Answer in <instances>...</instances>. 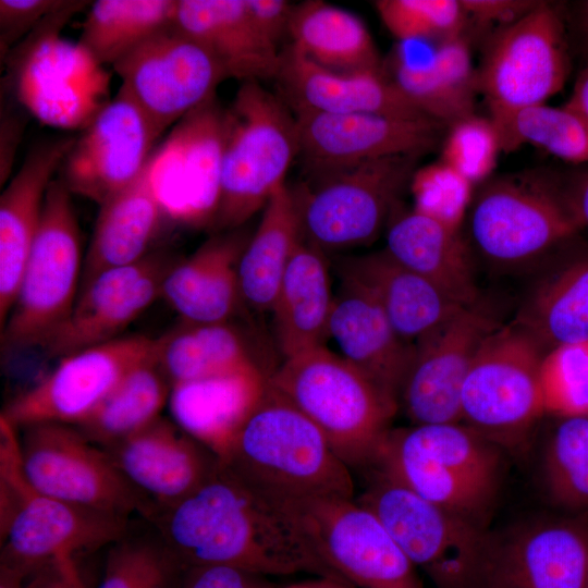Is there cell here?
Returning a JSON list of instances; mask_svg holds the SVG:
<instances>
[{
	"label": "cell",
	"mask_w": 588,
	"mask_h": 588,
	"mask_svg": "<svg viewBox=\"0 0 588 588\" xmlns=\"http://www.w3.org/2000/svg\"><path fill=\"white\" fill-rule=\"evenodd\" d=\"M145 522L183 567L225 565L267 577L306 572L335 578L284 509L255 492L221 462L193 493Z\"/></svg>",
	"instance_id": "1"
},
{
	"label": "cell",
	"mask_w": 588,
	"mask_h": 588,
	"mask_svg": "<svg viewBox=\"0 0 588 588\" xmlns=\"http://www.w3.org/2000/svg\"><path fill=\"white\" fill-rule=\"evenodd\" d=\"M220 462L280 506L313 498H354L350 467L323 433L269 384Z\"/></svg>",
	"instance_id": "2"
},
{
	"label": "cell",
	"mask_w": 588,
	"mask_h": 588,
	"mask_svg": "<svg viewBox=\"0 0 588 588\" xmlns=\"http://www.w3.org/2000/svg\"><path fill=\"white\" fill-rule=\"evenodd\" d=\"M268 384L323 433L350 468L371 467L399 408L326 345L284 358Z\"/></svg>",
	"instance_id": "3"
},
{
	"label": "cell",
	"mask_w": 588,
	"mask_h": 588,
	"mask_svg": "<svg viewBox=\"0 0 588 588\" xmlns=\"http://www.w3.org/2000/svg\"><path fill=\"white\" fill-rule=\"evenodd\" d=\"M499 448L463 422L413 425L389 429L369 468L482 526L499 486Z\"/></svg>",
	"instance_id": "4"
},
{
	"label": "cell",
	"mask_w": 588,
	"mask_h": 588,
	"mask_svg": "<svg viewBox=\"0 0 588 588\" xmlns=\"http://www.w3.org/2000/svg\"><path fill=\"white\" fill-rule=\"evenodd\" d=\"M226 120L216 231L240 229L264 209L299 152L294 113L259 82L242 83Z\"/></svg>",
	"instance_id": "5"
},
{
	"label": "cell",
	"mask_w": 588,
	"mask_h": 588,
	"mask_svg": "<svg viewBox=\"0 0 588 588\" xmlns=\"http://www.w3.org/2000/svg\"><path fill=\"white\" fill-rule=\"evenodd\" d=\"M89 1L70 0L50 14L4 60L21 105L40 122L65 130L86 127L110 102V76L77 41L60 33Z\"/></svg>",
	"instance_id": "6"
},
{
	"label": "cell",
	"mask_w": 588,
	"mask_h": 588,
	"mask_svg": "<svg viewBox=\"0 0 588 588\" xmlns=\"http://www.w3.org/2000/svg\"><path fill=\"white\" fill-rule=\"evenodd\" d=\"M418 155L310 171L292 189L303 240L327 256L372 243L408 185Z\"/></svg>",
	"instance_id": "7"
},
{
	"label": "cell",
	"mask_w": 588,
	"mask_h": 588,
	"mask_svg": "<svg viewBox=\"0 0 588 588\" xmlns=\"http://www.w3.org/2000/svg\"><path fill=\"white\" fill-rule=\"evenodd\" d=\"M467 216L473 247L502 268L539 261L583 230L566 191L540 174L488 181Z\"/></svg>",
	"instance_id": "8"
},
{
	"label": "cell",
	"mask_w": 588,
	"mask_h": 588,
	"mask_svg": "<svg viewBox=\"0 0 588 588\" xmlns=\"http://www.w3.org/2000/svg\"><path fill=\"white\" fill-rule=\"evenodd\" d=\"M72 196L59 177L47 191L14 305L1 327L5 348L42 346L76 302L85 256Z\"/></svg>",
	"instance_id": "9"
},
{
	"label": "cell",
	"mask_w": 588,
	"mask_h": 588,
	"mask_svg": "<svg viewBox=\"0 0 588 588\" xmlns=\"http://www.w3.org/2000/svg\"><path fill=\"white\" fill-rule=\"evenodd\" d=\"M370 469L371 479L355 501L379 519L438 588H476L490 541L482 526L421 498L384 471Z\"/></svg>",
	"instance_id": "10"
},
{
	"label": "cell",
	"mask_w": 588,
	"mask_h": 588,
	"mask_svg": "<svg viewBox=\"0 0 588 588\" xmlns=\"http://www.w3.org/2000/svg\"><path fill=\"white\" fill-rule=\"evenodd\" d=\"M539 344L515 324L482 344L463 384L462 422L497 445L519 441L546 413Z\"/></svg>",
	"instance_id": "11"
},
{
	"label": "cell",
	"mask_w": 588,
	"mask_h": 588,
	"mask_svg": "<svg viewBox=\"0 0 588 588\" xmlns=\"http://www.w3.org/2000/svg\"><path fill=\"white\" fill-rule=\"evenodd\" d=\"M281 507L335 578L356 588H422L415 564L354 498H313Z\"/></svg>",
	"instance_id": "12"
},
{
	"label": "cell",
	"mask_w": 588,
	"mask_h": 588,
	"mask_svg": "<svg viewBox=\"0 0 588 588\" xmlns=\"http://www.w3.org/2000/svg\"><path fill=\"white\" fill-rule=\"evenodd\" d=\"M564 30L556 7L540 1L492 35L477 70L492 121L546 103L562 89L569 71Z\"/></svg>",
	"instance_id": "13"
},
{
	"label": "cell",
	"mask_w": 588,
	"mask_h": 588,
	"mask_svg": "<svg viewBox=\"0 0 588 588\" xmlns=\"http://www.w3.org/2000/svg\"><path fill=\"white\" fill-rule=\"evenodd\" d=\"M23 471L39 493L123 518L144 504L108 453L75 426L39 422L21 428Z\"/></svg>",
	"instance_id": "14"
},
{
	"label": "cell",
	"mask_w": 588,
	"mask_h": 588,
	"mask_svg": "<svg viewBox=\"0 0 588 588\" xmlns=\"http://www.w3.org/2000/svg\"><path fill=\"white\" fill-rule=\"evenodd\" d=\"M226 132V108L213 96L176 122L155 147L146 169L167 221L212 228Z\"/></svg>",
	"instance_id": "15"
},
{
	"label": "cell",
	"mask_w": 588,
	"mask_h": 588,
	"mask_svg": "<svg viewBox=\"0 0 588 588\" xmlns=\"http://www.w3.org/2000/svg\"><path fill=\"white\" fill-rule=\"evenodd\" d=\"M121 87L162 134L216 96L226 75L216 58L174 25L115 63Z\"/></svg>",
	"instance_id": "16"
},
{
	"label": "cell",
	"mask_w": 588,
	"mask_h": 588,
	"mask_svg": "<svg viewBox=\"0 0 588 588\" xmlns=\"http://www.w3.org/2000/svg\"><path fill=\"white\" fill-rule=\"evenodd\" d=\"M156 347L157 339L120 336L61 357L44 379L13 397L1 416L17 429L39 422L75 426Z\"/></svg>",
	"instance_id": "17"
},
{
	"label": "cell",
	"mask_w": 588,
	"mask_h": 588,
	"mask_svg": "<svg viewBox=\"0 0 588 588\" xmlns=\"http://www.w3.org/2000/svg\"><path fill=\"white\" fill-rule=\"evenodd\" d=\"M501 326L478 301L413 344L397 399L413 425L462 422L465 378L485 341Z\"/></svg>",
	"instance_id": "18"
},
{
	"label": "cell",
	"mask_w": 588,
	"mask_h": 588,
	"mask_svg": "<svg viewBox=\"0 0 588 588\" xmlns=\"http://www.w3.org/2000/svg\"><path fill=\"white\" fill-rule=\"evenodd\" d=\"M160 133L123 87L84 127L66 154L59 179L72 195L98 206L144 172Z\"/></svg>",
	"instance_id": "19"
},
{
	"label": "cell",
	"mask_w": 588,
	"mask_h": 588,
	"mask_svg": "<svg viewBox=\"0 0 588 588\" xmlns=\"http://www.w3.org/2000/svg\"><path fill=\"white\" fill-rule=\"evenodd\" d=\"M12 516L1 532V564L28 577L48 562L110 546L128 519L77 506L37 492L26 477L15 482Z\"/></svg>",
	"instance_id": "20"
},
{
	"label": "cell",
	"mask_w": 588,
	"mask_h": 588,
	"mask_svg": "<svg viewBox=\"0 0 588 588\" xmlns=\"http://www.w3.org/2000/svg\"><path fill=\"white\" fill-rule=\"evenodd\" d=\"M103 450L140 498L144 519L185 499L220 465L215 453L162 416Z\"/></svg>",
	"instance_id": "21"
},
{
	"label": "cell",
	"mask_w": 588,
	"mask_h": 588,
	"mask_svg": "<svg viewBox=\"0 0 588 588\" xmlns=\"http://www.w3.org/2000/svg\"><path fill=\"white\" fill-rule=\"evenodd\" d=\"M588 520L537 522L490 537L476 588H585Z\"/></svg>",
	"instance_id": "22"
},
{
	"label": "cell",
	"mask_w": 588,
	"mask_h": 588,
	"mask_svg": "<svg viewBox=\"0 0 588 588\" xmlns=\"http://www.w3.org/2000/svg\"><path fill=\"white\" fill-rule=\"evenodd\" d=\"M174 262L168 254L152 252L136 264L99 273L79 289L70 315L41 347L64 357L120 338L160 297Z\"/></svg>",
	"instance_id": "23"
},
{
	"label": "cell",
	"mask_w": 588,
	"mask_h": 588,
	"mask_svg": "<svg viewBox=\"0 0 588 588\" xmlns=\"http://www.w3.org/2000/svg\"><path fill=\"white\" fill-rule=\"evenodd\" d=\"M298 149L308 170L343 168L382 158L426 152L441 123L377 113L293 112Z\"/></svg>",
	"instance_id": "24"
},
{
	"label": "cell",
	"mask_w": 588,
	"mask_h": 588,
	"mask_svg": "<svg viewBox=\"0 0 588 588\" xmlns=\"http://www.w3.org/2000/svg\"><path fill=\"white\" fill-rule=\"evenodd\" d=\"M75 136L40 142L7 182L0 196V324L16 298L22 274L39 230L47 191Z\"/></svg>",
	"instance_id": "25"
},
{
	"label": "cell",
	"mask_w": 588,
	"mask_h": 588,
	"mask_svg": "<svg viewBox=\"0 0 588 588\" xmlns=\"http://www.w3.org/2000/svg\"><path fill=\"white\" fill-rule=\"evenodd\" d=\"M275 78L283 95L281 98L293 112L428 118L403 95L384 70L334 72L317 65L289 46L281 52Z\"/></svg>",
	"instance_id": "26"
},
{
	"label": "cell",
	"mask_w": 588,
	"mask_h": 588,
	"mask_svg": "<svg viewBox=\"0 0 588 588\" xmlns=\"http://www.w3.org/2000/svg\"><path fill=\"white\" fill-rule=\"evenodd\" d=\"M338 277L329 338L334 340L345 360L397 404L413 345L399 335L367 289L347 277Z\"/></svg>",
	"instance_id": "27"
},
{
	"label": "cell",
	"mask_w": 588,
	"mask_h": 588,
	"mask_svg": "<svg viewBox=\"0 0 588 588\" xmlns=\"http://www.w3.org/2000/svg\"><path fill=\"white\" fill-rule=\"evenodd\" d=\"M249 237L240 229L216 234L187 258L172 265L164 275L160 297L182 321H232L245 308L237 266Z\"/></svg>",
	"instance_id": "28"
},
{
	"label": "cell",
	"mask_w": 588,
	"mask_h": 588,
	"mask_svg": "<svg viewBox=\"0 0 588 588\" xmlns=\"http://www.w3.org/2000/svg\"><path fill=\"white\" fill-rule=\"evenodd\" d=\"M334 267L339 275L358 282L375 296L399 335L412 345L468 306L383 249L343 257Z\"/></svg>",
	"instance_id": "29"
},
{
	"label": "cell",
	"mask_w": 588,
	"mask_h": 588,
	"mask_svg": "<svg viewBox=\"0 0 588 588\" xmlns=\"http://www.w3.org/2000/svg\"><path fill=\"white\" fill-rule=\"evenodd\" d=\"M384 232L382 249L393 260L430 280L464 305L478 302L474 265L461 231L400 201Z\"/></svg>",
	"instance_id": "30"
},
{
	"label": "cell",
	"mask_w": 588,
	"mask_h": 588,
	"mask_svg": "<svg viewBox=\"0 0 588 588\" xmlns=\"http://www.w3.org/2000/svg\"><path fill=\"white\" fill-rule=\"evenodd\" d=\"M260 371H243L171 387V419L222 461L268 385Z\"/></svg>",
	"instance_id": "31"
},
{
	"label": "cell",
	"mask_w": 588,
	"mask_h": 588,
	"mask_svg": "<svg viewBox=\"0 0 588 588\" xmlns=\"http://www.w3.org/2000/svg\"><path fill=\"white\" fill-rule=\"evenodd\" d=\"M174 24L216 58L228 78L277 77L282 51L260 36L245 0H177Z\"/></svg>",
	"instance_id": "32"
},
{
	"label": "cell",
	"mask_w": 588,
	"mask_h": 588,
	"mask_svg": "<svg viewBox=\"0 0 588 588\" xmlns=\"http://www.w3.org/2000/svg\"><path fill=\"white\" fill-rule=\"evenodd\" d=\"M249 333L232 321L182 323L157 338V359L171 383L195 381L243 371L268 378L278 367Z\"/></svg>",
	"instance_id": "33"
},
{
	"label": "cell",
	"mask_w": 588,
	"mask_h": 588,
	"mask_svg": "<svg viewBox=\"0 0 588 588\" xmlns=\"http://www.w3.org/2000/svg\"><path fill=\"white\" fill-rule=\"evenodd\" d=\"M333 301L328 256L302 240L270 311L275 347L283 359L324 345Z\"/></svg>",
	"instance_id": "34"
},
{
	"label": "cell",
	"mask_w": 588,
	"mask_h": 588,
	"mask_svg": "<svg viewBox=\"0 0 588 588\" xmlns=\"http://www.w3.org/2000/svg\"><path fill=\"white\" fill-rule=\"evenodd\" d=\"M166 221L145 167L135 182L99 206L81 287L103 271L136 264L151 254Z\"/></svg>",
	"instance_id": "35"
},
{
	"label": "cell",
	"mask_w": 588,
	"mask_h": 588,
	"mask_svg": "<svg viewBox=\"0 0 588 588\" xmlns=\"http://www.w3.org/2000/svg\"><path fill=\"white\" fill-rule=\"evenodd\" d=\"M302 229L290 186L269 198L256 231L241 255L237 275L246 310L270 313L287 265L302 242Z\"/></svg>",
	"instance_id": "36"
},
{
	"label": "cell",
	"mask_w": 588,
	"mask_h": 588,
	"mask_svg": "<svg viewBox=\"0 0 588 588\" xmlns=\"http://www.w3.org/2000/svg\"><path fill=\"white\" fill-rule=\"evenodd\" d=\"M289 36L293 49L323 69L343 73L384 70L365 23L324 1L294 5Z\"/></svg>",
	"instance_id": "37"
},
{
	"label": "cell",
	"mask_w": 588,
	"mask_h": 588,
	"mask_svg": "<svg viewBox=\"0 0 588 588\" xmlns=\"http://www.w3.org/2000/svg\"><path fill=\"white\" fill-rule=\"evenodd\" d=\"M543 350L588 340V253L542 277L512 322Z\"/></svg>",
	"instance_id": "38"
},
{
	"label": "cell",
	"mask_w": 588,
	"mask_h": 588,
	"mask_svg": "<svg viewBox=\"0 0 588 588\" xmlns=\"http://www.w3.org/2000/svg\"><path fill=\"white\" fill-rule=\"evenodd\" d=\"M170 392L171 383L158 363L156 347L75 427L93 443L107 448L159 418Z\"/></svg>",
	"instance_id": "39"
},
{
	"label": "cell",
	"mask_w": 588,
	"mask_h": 588,
	"mask_svg": "<svg viewBox=\"0 0 588 588\" xmlns=\"http://www.w3.org/2000/svg\"><path fill=\"white\" fill-rule=\"evenodd\" d=\"M177 0H97L78 42L101 65H114L157 33L174 25Z\"/></svg>",
	"instance_id": "40"
},
{
	"label": "cell",
	"mask_w": 588,
	"mask_h": 588,
	"mask_svg": "<svg viewBox=\"0 0 588 588\" xmlns=\"http://www.w3.org/2000/svg\"><path fill=\"white\" fill-rule=\"evenodd\" d=\"M492 123L504 152L529 144L567 162H588V117L568 105H535Z\"/></svg>",
	"instance_id": "41"
},
{
	"label": "cell",
	"mask_w": 588,
	"mask_h": 588,
	"mask_svg": "<svg viewBox=\"0 0 588 588\" xmlns=\"http://www.w3.org/2000/svg\"><path fill=\"white\" fill-rule=\"evenodd\" d=\"M109 547L98 588L175 587L183 566L150 524L146 531H135L128 527Z\"/></svg>",
	"instance_id": "42"
},
{
	"label": "cell",
	"mask_w": 588,
	"mask_h": 588,
	"mask_svg": "<svg viewBox=\"0 0 588 588\" xmlns=\"http://www.w3.org/2000/svg\"><path fill=\"white\" fill-rule=\"evenodd\" d=\"M543 473L559 505L588 510V416L562 418L548 443Z\"/></svg>",
	"instance_id": "43"
},
{
	"label": "cell",
	"mask_w": 588,
	"mask_h": 588,
	"mask_svg": "<svg viewBox=\"0 0 588 588\" xmlns=\"http://www.w3.org/2000/svg\"><path fill=\"white\" fill-rule=\"evenodd\" d=\"M387 75L422 114L442 125L474 114L475 96L431 60L417 64L396 54Z\"/></svg>",
	"instance_id": "44"
},
{
	"label": "cell",
	"mask_w": 588,
	"mask_h": 588,
	"mask_svg": "<svg viewBox=\"0 0 588 588\" xmlns=\"http://www.w3.org/2000/svg\"><path fill=\"white\" fill-rule=\"evenodd\" d=\"M373 7L387 29L401 41L436 45L464 35L467 16L461 0H378Z\"/></svg>",
	"instance_id": "45"
},
{
	"label": "cell",
	"mask_w": 588,
	"mask_h": 588,
	"mask_svg": "<svg viewBox=\"0 0 588 588\" xmlns=\"http://www.w3.org/2000/svg\"><path fill=\"white\" fill-rule=\"evenodd\" d=\"M546 413L588 416V340L554 347L541 360Z\"/></svg>",
	"instance_id": "46"
},
{
	"label": "cell",
	"mask_w": 588,
	"mask_h": 588,
	"mask_svg": "<svg viewBox=\"0 0 588 588\" xmlns=\"http://www.w3.org/2000/svg\"><path fill=\"white\" fill-rule=\"evenodd\" d=\"M414 206L446 226L461 231L468 213L474 185L439 160L416 169L409 182Z\"/></svg>",
	"instance_id": "47"
},
{
	"label": "cell",
	"mask_w": 588,
	"mask_h": 588,
	"mask_svg": "<svg viewBox=\"0 0 588 588\" xmlns=\"http://www.w3.org/2000/svg\"><path fill=\"white\" fill-rule=\"evenodd\" d=\"M501 151L499 134L490 118L474 113L449 125L440 160L475 186L489 179Z\"/></svg>",
	"instance_id": "48"
},
{
	"label": "cell",
	"mask_w": 588,
	"mask_h": 588,
	"mask_svg": "<svg viewBox=\"0 0 588 588\" xmlns=\"http://www.w3.org/2000/svg\"><path fill=\"white\" fill-rule=\"evenodd\" d=\"M66 2L68 0H1V59H5L14 47Z\"/></svg>",
	"instance_id": "49"
},
{
	"label": "cell",
	"mask_w": 588,
	"mask_h": 588,
	"mask_svg": "<svg viewBox=\"0 0 588 588\" xmlns=\"http://www.w3.org/2000/svg\"><path fill=\"white\" fill-rule=\"evenodd\" d=\"M174 588H279L267 576L225 565L183 567Z\"/></svg>",
	"instance_id": "50"
},
{
	"label": "cell",
	"mask_w": 588,
	"mask_h": 588,
	"mask_svg": "<svg viewBox=\"0 0 588 588\" xmlns=\"http://www.w3.org/2000/svg\"><path fill=\"white\" fill-rule=\"evenodd\" d=\"M252 22L260 36L279 50L289 25L294 4L285 0H245Z\"/></svg>",
	"instance_id": "51"
},
{
	"label": "cell",
	"mask_w": 588,
	"mask_h": 588,
	"mask_svg": "<svg viewBox=\"0 0 588 588\" xmlns=\"http://www.w3.org/2000/svg\"><path fill=\"white\" fill-rule=\"evenodd\" d=\"M467 21L479 25L501 24V27L517 21L540 1L532 0H461Z\"/></svg>",
	"instance_id": "52"
},
{
	"label": "cell",
	"mask_w": 588,
	"mask_h": 588,
	"mask_svg": "<svg viewBox=\"0 0 588 588\" xmlns=\"http://www.w3.org/2000/svg\"><path fill=\"white\" fill-rule=\"evenodd\" d=\"M24 588H86L75 566L74 558H57L28 578Z\"/></svg>",
	"instance_id": "53"
},
{
	"label": "cell",
	"mask_w": 588,
	"mask_h": 588,
	"mask_svg": "<svg viewBox=\"0 0 588 588\" xmlns=\"http://www.w3.org/2000/svg\"><path fill=\"white\" fill-rule=\"evenodd\" d=\"M22 125L16 117L5 113L1 115L0 182L7 183L11 177L13 160L21 136Z\"/></svg>",
	"instance_id": "54"
},
{
	"label": "cell",
	"mask_w": 588,
	"mask_h": 588,
	"mask_svg": "<svg viewBox=\"0 0 588 588\" xmlns=\"http://www.w3.org/2000/svg\"><path fill=\"white\" fill-rule=\"evenodd\" d=\"M565 191L583 230H588V171L581 173Z\"/></svg>",
	"instance_id": "55"
},
{
	"label": "cell",
	"mask_w": 588,
	"mask_h": 588,
	"mask_svg": "<svg viewBox=\"0 0 588 588\" xmlns=\"http://www.w3.org/2000/svg\"><path fill=\"white\" fill-rule=\"evenodd\" d=\"M566 105L588 117V66L578 75L572 96Z\"/></svg>",
	"instance_id": "56"
},
{
	"label": "cell",
	"mask_w": 588,
	"mask_h": 588,
	"mask_svg": "<svg viewBox=\"0 0 588 588\" xmlns=\"http://www.w3.org/2000/svg\"><path fill=\"white\" fill-rule=\"evenodd\" d=\"M280 588H356L353 585L331 578L317 576L315 578L303 579L286 584Z\"/></svg>",
	"instance_id": "57"
},
{
	"label": "cell",
	"mask_w": 588,
	"mask_h": 588,
	"mask_svg": "<svg viewBox=\"0 0 588 588\" xmlns=\"http://www.w3.org/2000/svg\"><path fill=\"white\" fill-rule=\"evenodd\" d=\"M27 578L21 569L0 563V588H24Z\"/></svg>",
	"instance_id": "58"
},
{
	"label": "cell",
	"mask_w": 588,
	"mask_h": 588,
	"mask_svg": "<svg viewBox=\"0 0 588 588\" xmlns=\"http://www.w3.org/2000/svg\"><path fill=\"white\" fill-rule=\"evenodd\" d=\"M584 32L588 45V1L585 4Z\"/></svg>",
	"instance_id": "59"
},
{
	"label": "cell",
	"mask_w": 588,
	"mask_h": 588,
	"mask_svg": "<svg viewBox=\"0 0 588 588\" xmlns=\"http://www.w3.org/2000/svg\"><path fill=\"white\" fill-rule=\"evenodd\" d=\"M585 588H588V565H587V575H586Z\"/></svg>",
	"instance_id": "60"
},
{
	"label": "cell",
	"mask_w": 588,
	"mask_h": 588,
	"mask_svg": "<svg viewBox=\"0 0 588 588\" xmlns=\"http://www.w3.org/2000/svg\"><path fill=\"white\" fill-rule=\"evenodd\" d=\"M280 588V587H279Z\"/></svg>",
	"instance_id": "61"
}]
</instances>
